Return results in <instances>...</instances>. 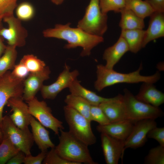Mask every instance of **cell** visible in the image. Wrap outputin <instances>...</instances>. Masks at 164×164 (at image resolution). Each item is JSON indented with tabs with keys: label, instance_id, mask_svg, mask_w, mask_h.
<instances>
[{
	"label": "cell",
	"instance_id": "30",
	"mask_svg": "<svg viewBox=\"0 0 164 164\" xmlns=\"http://www.w3.org/2000/svg\"><path fill=\"white\" fill-rule=\"evenodd\" d=\"M16 17L21 21H27L32 19L35 16L34 7L30 3L24 2L17 5L15 9Z\"/></svg>",
	"mask_w": 164,
	"mask_h": 164
},
{
	"label": "cell",
	"instance_id": "20",
	"mask_svg": "<svg viewBox=\"0 0 164 164\" xmlns=\"http://www.w3.org/2000/svg\"><path fill=\"white\" fill-rule=\"evenodd\" d=\"M30 125L34 142L41 151H47L48 149L55 147L50 138L49 131L32 115Z\"/></svg>",
	"mask_w": 164,
	"mask_h": 164
},
{
	"label": "cell",
	"instance_id": "25",
	"mask_svg": "<svg viewBox=\"0 0 164 164\" xmlns=\"http://www.w3.org/2000/svg\"><path fill=\"white\" fill-rule=\"evenodd\" d=\"M64 101L66 105L73 108L91 122V121L90 114L91 105L86 100L70 94L66 96Z\"/></svg>",
	"mask_w": 164,
	"mask_h": 164
},
{
	"label": "cell",
	"instance_id": "21",
	"mask_svg": "<svg viewBox=\"0 0 164 164\" xmlns=\"http://www.w3.org/2000/svg\"><path fill=\"white\" fill-rule=\"evenodd\" d=\"M128 51L129 50L127 43L123 38L120 36L113 45L104 50L103 58L106 62L105 66L108 69H113L115 65Z\"/></svg>",
	"mask_w": 164,
	"mask_h": 164
},
{
	"label": "cell",
	"instance_id": "11",
	"mask_svg": "<svg viewBox=\"0 0 164 164\" xmlns=\"http://www.w3.org/2000/svg\"><path fill=\"white\" fill-rule=\"evenodd\" d=\"M70 67L65 64L64 69L60 74L56 80L49 85H43L40 90L42 97L44 99H54L64 89L68 88L77 79L79 75L78 71H70Z\"/></svg>",
	"mask_w": 164,
	"mask_h": 164
},
{
	"label": "cell",
	"instance_id": "22",
	"mask_svg": "<svg viewBox=\"0 0 164 164\" xmlns=\"http://www.w3.org/2000/svg\"><path fill=\"white\" fill-rule=\"evenodd\" d=\"M68 88L70 94L83 98L91 105L99 106L101 103L112 98L100 96L95 92L86 88L81 85L80 81L77 79L72 82Z\"/></svg>",
	"mask_w": 164,
	"mask_h": 164
},
{
	"label": "cell",
	"instance_id": "43",
	"mask_svg": "<svg viewBox=\"0 0 164 164\" xmlns=\"http://www.w3.org/2000/svg\"><path fill=\"white\" fill-rule=\"evenodd\" d=\"M3 139V135L2 131L0 129V144L1 143Z\"/></svg>",
	"mask_w": 164,
	"mask_h": 164
},
{
	"label": "cell",
	"instance_id": "7",
	"mask_svg": "<svg viewBox=\"0 0 164 164\" xmlns=\"http://www.w3.org/2000/svg\"><path fill=\"white\" fill-rule=\"evenodd\" d=\"M1 129L3 138H7L26 155L31 154L34 141L29 129H22L17 127L9 116L3 117Z\"/></svg>",
	"mask_w": 164,
	"mask_h": 164
},
{
	"label": "cell",
	"instance_id": "16",
	"mask_svg": "<svg viewBox=\"0 0 164 164\" xmlns=\"http://www.w3.org/2000/svg\"><path fill=\"white\" fill-rule=\"evenodd\" d=\"M99 106L110 123L128 120L123 95L119 94L112 97L111 100L101 103Z\"/></svg>",
	"mask_w": 164,
	"mask_h": 164
},
{
	"label": "cell",
	"instance_id": "35",
	"mask_svg": "<svg viewBox=\"0 0 164 164\" xmlns=\"http://www.w3.org/2000/svg\"><path fill=\"white\" fill-rule=\"evenodd\" d=\"M90 114L91 121H95L99 125H105L110 123L99 106L91 105Z\"/></svg>",
	"mask_w": 164,
	"mask_h": 164
},
{
	"label": "cell",
	"instance_id": "27",
	"mask_svg": "<svg viewBox=\"0 0 164 164\" xmlns=\"http://www.w3.org/2000/svg\"><path fill=\"white\" fill-rule=\"evenodd\" d=\"M125 8L131 10L143 19L150 16L154 12L145 0H125Z\"/></svg>",
	"mask_w": 164,
	"mask_h": 164
},
{
	"label": "cell",
	"instance_id": "3",
	"mask_svg": "<svg viewBox=\"0 0 164 164\" xmlns=\"http://www.w3.org/2000/svg\"><path fill=\"white\" fill-rule=\"evenodd\" d=\"M59 143L55 146L56 152L63 159L76 164H97L93 160L88 145L72 135L69 131L60 129Z\"/></svg>",
	"mask_w": 164,
	"mask_h": 164
},
{
	"label": "cell",
	"instance_id": "41",
	"mask_svg": "<svg viewBox=\"0 0 164 164\" xmlns=\"http://www.w3.org/2000/svg\"><path fill=\"white\" fill-rule=\"evenodd\" d=\"M6 47V46L3 42L2 38L0 36V57L4 53Z\"/></svg>",
	"mask_w": 164,
	"mask_h": 164
},
{
	"label": "cell",
	"instance_id": "38",
	"mask_svg": "<svg viewBox=\"0 0 164 164\" xmlns=\"http://www.w3.org/2000/svg\"><path fill=\"white\" fill-rule=\"evenodd\" d=\"M47 151H41L36 156H33L31 154L28 155H26L24 162L25 164H41L46 156Z\"/></svg>",
	"mask_w": 164,
	"mask_h": 164
},
{
	"label": "cell",
	"instance_id": "36",
	"mask_svg": "<svg viewBox=\"0 0 164 164\" xmlns=\"http://www.w3.org/2000/svg\"><path fill=\"white\" fill-rule=\"evenodd\" d=\"M147 138H153L159 143V145L164 147V128L157 126L151 129L148 132Z\"/></svg>",
	"mask_w": 164,
	"mask_h": 164
},
{
	"label": "cell",
	"instance_id": "32",
	"mask_svg": "<svg viewBox=\"0 0 164 164\" xmlns=\"http://www.w3.org/2000/svg\"><path fill=\"white\" fill-rule=\"evenodd\" d=\"M125 0H99V5L102 12L107 14L111 11L120 12L125 7Z\"/></svg>",
	"mask_w": 164,
	"mask_h": 164
},
{
	"label": "cell",
	"instance_id": "12",
	"mask_svg": "<svg viewBox=\"0 0 164 164\" xmlns=\"http://www.w3.org/2000/svg\"><path fill=\"white\" fill-rule=\"evenodd\" d=\"M157 125L155 120L151 119L135 122L130 134L124 142L123 152L127 148L136 149L143 146L147 141L148 132Z\"/></svg>",
	"mask_w": 164,
	"mask_h": 164
},
{
	"label": "cell",
	"instance_id": "10",
	"mask_svg": "<svg viewBox=\"0 0 164 164\" xmlns=\"http://www.w3.org/2000/svg\"><path fill=\"white\" fill-rule=\"evenodd\" d=\"M2 20L7 24L8 27H3L0 29V36L7 40L8 45L16 47L24 46L28 33L21 21L14 15L6 17Z\"/></svg>",
	"mask_w": 164,
	"mask_h": 164
},
{
	"label": "cell",
	"instance_id": "13",
	"mask_svg": "<svg viewBox=\"0 0 164 164\" xmlns=\"http://www.w3.org/2000/svg\"><path fill=\"white\" fill-rule=\"evenodd\" d=\"M101 146L106 163L118 164L123 157L124 142L104 133L101 134Z\"/></svg>",
	"mask_w": 164,
	"mask_h": 164
},
{
	"label": "cell",
	"instance_id": "29",
	"mask_svg": "<svg viewBox=\"0 0 164 164\" xmlns=\"http://www.w3.org/2000/svg\"><path fill=\"white\" fill-rule=\"evenodd\" d=\"M20 62L26 66L30 73L41 71L46 67L43 61L33 54L24 55Z\"/></svg>",
	"mask_w": 164,
	"mask_h": 164
},
{
	"label": "cell",
	"instance_id": "37",
	"mask_svg": "<svg viewBox=\"0 0 164 164\" xmlns=\"http://www.w3.org/2000/svg\"><path fill=\"white\" fill-rule=\"evenodd\" d=\"M11 72L12 75L15 78L24 80L29 75L30 72L26 66L21 62L15 65Z\"/></svg>",
	"mask_w": 164,
	"mask_h": 164
},
{
	"label": "cell",
	"instance_id": "33",
	"mask_svg": "<svg viewBox=\"0 0 164 164\" xmlns=\"http://www.w3.org/2000/svg\"><path fill=\"white\" fill-rule=\"evenodd\" d=\"M44 164H76L68 161L60 156L56 152L55 147L51 149L47 152L46 156L43 162Z\"/></svg>",
	"mask_w": 164,
	"mask_h": 164
},
{
	"label": "cell",
	"instance_id": "34",
	"mask_svg": "<svg viewBox=\"0 0 164 164\" xmlns=\"http://www.w3.org/2000/svg\"><path fill=\"white\" fill-rule=\"evenodd\" d=\"M18 0H0V19L14 15Z\"/></svg>",
	"mask_w": 164,
	"mask_h": 164
},
{
	"label": "cell",
	"instance_id": "2",
	"mask_svg": "<svg viewBox=\"0 0 164 164\" xmlns=\"http://www.w3.org/2000/svg\"><path fill=\"white\" fill-rule=\"evenodd\" d=\"M96 68L97 79L94 83V87L98 91L119 83L148 82L154 84L160 78V74L158 71L151 75H141L140 72L143 68L142 63L136 70L127 73L118 72L113 69H108L103 64L97 65Z\"/></svg>",
	"mask_w": 164,
	"mask_h": 164
},
{
	"label": "cell",
	"instance_id": "26",
	"mask_svg": "<svg viewBox=\"0 0 164 164\" xmlns=\"http://www.w3.org/2000/svg\"><path fill=\"white\" fill-rule=\"evenodd\" d=\"M16 47L6 46L4 53L0 57V77L9 70L13 69L15 65L17 55Z\"/></svg>",
	"mask_w": 164,
	"mask_h": 164
},
{
	"label": "cell",
	"instance_id": "6",
	"mask_svg": "<svg viewBox=\"0 0 164 164\" xmlns=\"http://www.w3.org/2000/svg\"><path fill=\"white\" fill-rule=\"evenodd\" d=\"M107 14L101 11L99 0H90L77 27L90 34L102 36L108 29Z\"/></svg>",
	"mask_w": 164,
	"mask_h": 164
},
{
	"label": "cell",
	"instance_id": "8",
	"mask_svg": "<svg viewBox=\"0 0 164 164\" xmlns=\"http://www.w3.org/2000/svg\"><path fill=\"white\" fill-rule=\"evenodd\" d=\"M26 102L29 113L44 127L51 129L57 135L60 129H64L63 123L53 116L46 102L39 101L35 97Z\"/></svg>",
	"mask_w": 164,
	"mask_h": 164
},
{
	"label": "cell",
	"instance_id": "24",
	"mask_svg": "<svg viewBox=\"0 0 164 164\" xmlns=\"http://www.w3.org/2000/svg\"><path fill=\"white\" fill-rule=\"evenodd\" d=\"M145 31L143 29L121 30L120 36L126 41L129 51L136 53L143 48Z\"/></svg>",
	"mask_w": 164,
	"mask_h": 164
},
{
	"label": "cell",
	"instance_id": "5",
	"mask_svg": "<svg viewBox=\"0 0 164 164\" xmlns=\"http://www.w3.org/2000/svg\"><path fill=\"white\" fill-rule=\"evenodd\" d=\"M65 120L69 132L73 136L88 146L96 143V138L94 134L91 122L73 108L67 105L63 107Z\"/></svg>",
	"mask_w": 164,
	"mask_h": 164
},
{
	"label": "cell",
	"instance_id": "14",
	"mask_svg": "<svg viewBox=\"0 0 164 164\" xmlns=\"http://www.w3.org/2000/svg\"><path fill=\"white\" fill-rule=\"evenodd\" d=\"M23 100L22 97H12L6 104L12 111L9 117L13 123L18 128L26 129H29L31 115L29 113L28 104Z\"/></svg>",
	"mask_w": 164,
	"mask_h": 164
},
{
	"label": "cell",
	"instance_id": "9",
	"mask_svg": "<svg viewBox=\"0 0 164 164\" xmlns=\"http://www.w3.org/2000/svg\"><path fill=\"white\" fill-rule=\"evenodd\" d=\"M24 80L15 78L9 71L0 78V129L3 118L4 108L10 98L22 97Z\"/></svg>",
	"mask_w": 164,
	"mask_h": 164
},
{
	"label": "cell",
	"instance_id": "15",
	"mask_svg": "<svg viewBox=\"0 0 164 164\" xmlns=\"http://www.w3.org/2000/svg\"><path fill=\"white\" fill-rule=\"evenodd\" d=\"M50 73L49 68L46 66L41 71L30 73L24 80L22 96L23 100L27 101L35 97L43 85L44 81L50 78Z\"/></svg>",
	"mask_w": 164,
	"mask_h": 164
},
{
	"label": "cell",
	"instance_id": "18",
	"mask_svg": "<svg viewBox=\"0 0 164 164\" xmlns=\"http://www.w3.org/2000/svg\"><path fill=\"white\" fill-rule=\"evenodd\" d=\"M149 17V26L145 31L143 48L150 41L164 36V13L154 12Z\"/></svg>",
	"mask_w": 164,
	"mask_h": 164
},
{
	"label": "cell",
	"instance_id": "23",
	"mask_svg": "<svg viewBox=\"0 0 164 164\" xmlns=\"http://www.w3.org/2000/svg\"><path fill=\"white\" fill-rule=\"evenodd\" d=\"M120 12L121 19L119 26L121 30L143 29L144 28V19L131 10L125 7L121 10Z\"/></svg>",
	"mask_w": 164,
	"mask_h": 164
},
{
	"label": "cell",
	"instance_id": "40",
	"mask_svg": "<svg viewBox=\"0 0 164 164\" xmlns=\"http://www.w3.org/2000/svg\"><path fill=\"white\" fill-rule=\"evenodd\" d=\"M25 154L20 151L10 159L6 163L7 164H21L24 163Z\"/></svg>",
	"mask_w": 164,
	"mask_h": 164
},
{
	"label": "cell",
	"instance_id": "17",
	"mask_svg": "<svg viewBox=\"0 0 164 164\" xmlns=\"http://www.w3.org/2000/svg\"><path fill=\"white\" fill-rule=\"evenodd\" d=\"M134 124L129 120H125L105 125H99L96 129L101 133H106L124 142L130 134Z\"/></svg>",
	"mask_w": 164,
	"mask_h": 164
},
{
	"label": "cell",
	"instance_id": "4",
	"mask_svg": "<svg viewBox=\"0 0 164 164\" xmlns=\"http://www.w3.org/2000/svg\"><path fill=\"white\" fill-rule=\"evenodd\" d=\"M123 100L127 119L135 123L143 119L155 120L162 116L163 113L159 107H155L141 101L128 90H124Z\"/></svg>",
	"mask_w": 164,
	"mask_h": 164
},
{
	"label": "cell",
	"instance_id": "44",
	"mask_svg": "<svg viewBox=\"0 0 164 164\" xmlns=\"http://www.w3.org/2000/svg\"><path fill=\"white\" fill-rule=\"evenodd\" d=\"M2 19H0V29L2 28L3 27L2 24Z\"/></svg>",
	"mask_w": 164,
	"mask_h": 164
},
{
	"label": "cell",
	"instance_id": "45",
	"mask_svg": "<svg viewBox=\"0 0 164 164\" xmlns=\"http://www.w3.org/2000/svg\"><path fill=\"white\" fill-rule=\"evenodd\" d=\"M1 77H0V78Z\"/></svg>",
	"mask_w": 164,
	"mask_h": 164
},
{
	"label": "cell",
	"instance_id": "42",
	"mask_svg": "<svg viewBox=\"0 0 164 164\" xmlns=\"http://www.w3.org/2000/svg\"><path fill=\"white\" fill-rule=\"evenodd\" d=\"M65 0H51V2L56 5L61 4Z\"/></svg>",
	"mask_w": 164,
	"mask_h": 164
},
{
	"label": "cell",
	"instance_id": "1",
	"mask_svg": "<svg viewBox=\"0 0 164 164\" xmlns=\"http://www.w3.org/2000/svg\"><path fill=\"white\" fill-rule=\"evenodd\" d=\"M70 23L65 25L56 24L53 28H50L43 32L45 38H54L67 41L64 48L70 49L80 46L83 50L80 56H89L92 49L104 41L102 36L88 33L81 29L70 27Z\"/></svg>",
	"mask_w": 164,
	"mask_h": 164
},
{
	"label": "cell",
	"instance_id": "31",
	"mask_svg": "<svg viewBox=\"0 0 164 164\" xmlns=\"http://www.w3.org/2000/svg\"><path fill=\"white\" fill-rule=\"evenodd\" d=\"M144 163L164 164V147L159 145L151 149L145 158Z\"/></svg>",
	"mask_w": 164,
	"mask_h": 164
},
{
	"label": "cell",
	"instance_id": "39",
	"mask_svg": "<svg viewBox=\"0 0 164 164\" xmlns=\"http://www.w3.org/2000/svg\"><path fill=\"white\" fill-rule=\"evenodd\" d=\"M154 12L164 13V0H145Z\"/></svg>",
	"mask_w": 164,
	"mask_h": 164
},
{
	"label": "cell",
	"instance_id": "28",
	"mask_svg": "<svg viewBox=\"0 0 164 164\" xmlns=\"http://www.w3.org/2000/svg\"><path fill=\"white\" fill-rule=\"evenodd\" d=\"M20 150L8 138H3L0 144V164H5Z\"/></svg>",
	"mask_w": 164,
	"mask_h": 164
},
{
	"label": "cell",
	"instance_id": "19",
	"mask_svg": "<svg viewBox=\"0 0 164 164\" xmlns=\"http://www.w3.org/2000/svg\"><path fill=\"white\" fill-rule=\"evenodd\" d=\"M135 97L138 100L155 107H158L164 102V93L151 83L143 82Z\"/></svg>",
	"mask_w": 164,
	"mask_h": 164
}]
</instances>
